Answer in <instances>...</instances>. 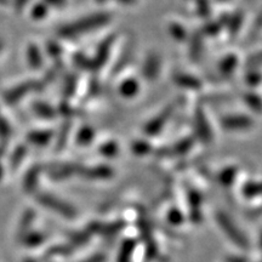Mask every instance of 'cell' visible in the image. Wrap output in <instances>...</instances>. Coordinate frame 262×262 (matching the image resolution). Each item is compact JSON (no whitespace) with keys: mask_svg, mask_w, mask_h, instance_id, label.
<instances>
[{"mask_svg":"<svg viewBox=\"0 0 262 262\" xmlns=\"http://www.w3.org/2000/svg\"><path fill=\"white\" fill-rule=\"evenodd\" d=\"M222 129L227 131H245L254 126V120L245 114H228L220 119Z\"/></svg>","mask_w":262,"mask_h":262,"instance_id":"6","label":"cell"},{"mask_svg":"<svg viewBox=\"0 0 262 262\" xmlns=\"http://www.w3.org/2000/svg\"><path fill=\"white\" fill-rule=\"evenodd\" d=\"M166 219H168V221L171 225L179 226L185 220V215H183V212L179 208H171L168 211V217Z\"/></svg>","mask_w":262,"mask_h":262,"instance_id":"35","label":"cell"},{"mask_svg":"<svg viewBox=\"0 0 262 262\" xmlns=\"http://www.w3.org/2000/svg\"><path fill=\"white\" fill-rule=\"evenodd\" d=\"M243 22H244V14L241 11H237L235 14L231 15V17H229V21L227 24V27H228V33L231 37H235V35L238 34L239 31H241L242 26H243Z\"/></svg>","mask_w":262,"mask_h":262,"instance_id":"26","label":"cell"},{"mask_svg":"<svg viewBox=\"0 0 262 262\" xmlns=\"http://www.w3.org/2000/svg\"><path fill=\"white\" fill-rule=\"evenodd\" d=\"M160 67H162V62H160L158 55H148L142 66V74L145 79L149 81L156 80L160 73Z\"/></svg>","mask_w":262,"mask_h":262,"instance_id":"10","label":"cell"},{"mask_svg":"<svg viewBox=\"0 0 262 262\" xmlns=\"http://www.w3.org/2000/svg\"><path fill=\"white\" fill-rule=\"evenodd\" d=\"M106 261V256L103 254H95L89 258H85L81 262H104Z\"/></svg>","mask_w":262,"mask_h":262,"instance_id":"45","label":"cell"},{"mask_svg":"<svg viewBox=\"0 0 262 262\" xmlns=\"http://www.w3.org/2000/svg\"><path fill=\"white\" fill-rule=\"evenodd\" d=\"M45 241V235L41 233V232H29L28 234L25 235V238L22 239V243H24L26 247L29 248H35L39 247L44 243Z\"/></svg>","mask_w":262,"mask_h":262,"instance_id":"29","label":"cell"},{"mask_svg":"<svg viewBox=\"0 0 262 262\" xmlns=\"http://www.w3.org/2000/svg\"><path fill=\"white\" fill-rule=\"evenodd\" d=\"M95 139V130L89 125L81 126L79 131L77 133L75 136V142L78 143V146L80 147H86L93 142Z\"/></svg>","mask_w":262,"mask_h":262,"instance_id":"21","label":"cell"},{"mask_svg":"<svg viewBox=\"0 0 262 262\" xmlns=\"http://www.w3.org/2000/svg\"><path fill=\"white\" fill-rule=\"evenodd\" d=\"M195 134L196 137L204 143H211L214 140V133L210 124L208 122V118H206L204 111L202 108H198L195 112Z\"/></svg>","mask_w":262,"mask_h":262,"instance_id":"7","label":"cell"},{"mask_svg":"<svg viewBox=\"0 0 262 262\" xmlns=\"http://www.w3.org/2000/svg\"><path fill=\"white\" fill-rule=\"evenodd\" d=\"M98 153H100L101 156L104 157V158H116L119 155V145H118V142L113 140H110V141H106V142H103L102 145L100 146V148H98Z\"/></svg>","mask_w":262,"mask_h":262,"instance_id":"25","label":"cell"},{"mask_svg":"<svg viewBox=\"0 0 262 262\" xmlns=\"http://www.w3.org/2000/svg\"><path fill=\"white\" fill-rule=\"evenodd\" d=\"M47 5L54 6V8H63L67 5V0H44Z\"/></svg>","mask_w":262,"mask_h":262,"instance_id":"44","label":"cell"},{"mask_svg":"<svg viewBox=\"0 0 262 262\" xmlns=\"http://www.w3.org/2000/svg\"><path fill=\"white\" fill-rule=\"evenodd\" d=\"M114 44V35H110L98 45L96 54L91 58V68L93 70H101L110 58L111 51H112Z\"/></svg>","mask_w":262,"mask_h":262,"instance_id":"8","label":"cell"},{"mask_svg":"<svg viewBox=\"0 0 262 262\" xmlns=\"http://www.w3.org/2000/svg\"><path fill=\"white\" fill-rule=\"evenodd\" d=\"M173 111H175V107L173 106H168L165 107L162 112H159L155 118L148 120L146 123L145 127H143V133L146 134L147 136H156L158 135L164 129V126L168 124V122L171 118Z\"/></svg>","mask_w":262,"mask_h":262,"instance_id":"5","label":"cell"},{"mask_svg":"<svg viewBox=\"0 0 262 262\" xmlns=\"http://www.w3.org/2000/svg\"><path fill=\"white\" fill-rule=\"evenodd\" d=\"M0 4H2V5H8L9 4V0H0Z\"/></svg>","mask_w":262,"mask_h":262,"instance_id":"50","label":"cell"},{"mask_svg":"<svg viewBox=\"0 0 262 262\" xmlns=\"http://www.w3.org/2000/svg\"><path fill=\"white\" fill-rule=\"evenodd\" d=\"M27 156V146L19 145L15 148L14 152H12L11 158H10V168L12 170H17L19 164L24 162V159Z\"/></svg>","mask_w":262,"mask_h":262,"instance_id":"28","label":"cell"},{"mask_svg":"<svg viewBox=\"0 0 262 262\" xmlns=\"http://www.w3.org/2000/svg\"><path fill=\"white\" fill-rule=\"evenodd\" d=\"M238 176V168L237 166H226L217 173V181L220 182L221 186L224 187H231L233 185L235 179Z\"/></svg>","mask_w":262,"mask_h":262,"instance_id":"19","label":"cell"},{"mask_svg":"<svg viewBox=\"0 0 262 262\" xmlns=\"http://www.w3.org/2000/svg\"><path fill=\"white\" fill-rule=\"evenodd\" d=\"M203 54V37L201 33L193 34L189 42V56L193 62H198L201 60Z\"/></svg>","mask_w":262,"mask_h":262,"instance_id":"20","label":"cell"},{"mask_svg":"<svg viewBox=\"0 0 262 262\" xmlns=\"http://www.w3.org/2000/svg\"><path fill=\"white\" fill-rule=\"evenodd\" d=\"M140 93V83L136 78L129 77L119 85V94L124 98H134Z\"/></svg>","mask_w":262,"mask_h":262,"instance_id":"15","label":"cell"},{"mask_svg":"<svg viewBox=\"0 0 262 262\" xmlns=\"http://www.w3.org/2000/svg\"><path fill=\"white\" fill-rule=\"evenodd\" d=\"M47 52L50 55L51 57H57L60 56L62 52V48L60 47L57 41H48L47 42Z\"/></svg>","mask_w":262,"mask_h":262,"instance_id":"42","label":"cell"},{"mask_svg":"<svg viewBox=\"0 0 262 262\" xmlns=\"http://www.w3.org/2000/svg\"><path fill=\"white\" fill-rule=\"evenodd\" d=\"M245 80H247V84L249 86H258L261 81V75L257 71H250L248 72L247 77H245Z\"/></svg>","mask_w":262,"mask_h":262,"instance_id":"41","label":"cell"},{"mask_svg":"<svg viewBox=\"0 0 262 262\" xmlns=\"http://www.w3.org/2000/svg\"><path fill=\"white\" fill-rule=\"evenodd\" d=\"M226 262H249L247 257L244 256H237V255H233V256L226 257Z\"/></svg>","mask_w":262,"mask_h":262,"instance_id":"47","label":"cell"},{"mask_svg":"<svg viewBox=\"0 0 262 262\" xmlns=\"http://www.w3.org/2000/svg\"><path fill=\"white\" fill-rule=\"evenodd\" d=\"M117 2L120 3V4H123V5H133L136 0H117Z\"/></svg>","mask_w":262,"mask_h":262,"instance_id":"48","label":"cell"},{"mask_svg":"<svg viewBox=\"0 0 262 262\" xmlns=\"http://www.w3.org/2000/svg\"><path fill=\"white\" fill-rule=\"evenodd\" d=\"M25 262H35V261H33V260H26Z\"/></svg>","mask_w":262,"mask_h":262,"instance_id":"53","label":"cell"},{"mask_svg":"<svg viewBox=\"0 0 262 262\" xmlns=\"http://www.w3.org/2000/svg\"><path fill=\"white\" fill-rule=\"evenodd\" d=\"M11 136V126L8 123V120L0 114V139L8 140Z\"/></svg>","mask_w":262,"mask_h":262,"instance_id":"40","label":"cell"},{"mask_svg":"<svg viewBox=\"0 0 262 262\" xmlns=\"http://www.w3.org/2000/svg\"><path fill=\"white\" fill-rule=\"evenodd\" d=\"M173 83L182 89L187 90H199L202 88V81L194 75L188 73H176L172 77Z\"/></svg>","mask_w":262,"mask_h":262,"instance_id":"12","label":"cell"},{"mask_svg":"<svg viewBox=\"0 0 262 262\" xmlns=\"http://www.w3.org/2000/svg\"><path fill=\"white\" fill-rule=\"evenodd\" d=\"M26 58H27L29 67L34 71L40 70L42 64H44V58H42L40 48H39L37 44H34V42H31L27 47V50H26Z\"/></svg>","mask_w":262,"mask_h":262,"instance_id":"13","label":"cell"},{"mask_svg":"<svg viewBox=\"0 0 262 262\" xmlns=\"http://www.w3.org/2000/svg\"><path fill=\"white\" fill-rule=\"evenodd\" d=\"M95 2H96L97 4H104V3L108 2V0H95Z\"/></svg>","mask_w":262,"mask_h":262,"instance_id":"51","label":"cell"},{"mask_svg":"<svg viewBox=\"0 0 262 262\" xmlns=\"http://www.w3.org/2000/svg\"><path fill=\"white\" fill-rule=\"evenodd\" d=\"M3 176H4V169H3L2 164H0V180L3 179Z\"/></svg>","mask_w":262,"mask_h":262,"instance_id":"49","label":"cell"},{"mask_svg":"<svg viewBox=\"0 0 262 262\" xmlns=\"http://www.w3.org/2000/svg\"><path fill=\"white\" fill-rule=\"evenodd\" d=\"M169 33L173 38V40L179 42H183L187 40V31H186V28L183 27L182 25L178 24V22H172V24H170Z\"/></svg>","mask_w":262,"mask_h":262,"instance_id":"30","label":"cell"},{"mask_svg":"<svg viewBox=\"0 0 262 262\" xmlns=\"http://www.w3.org/2000/svg\"><path fill=\"white\" fill-rule=\"evenodd\" d=\"M39 178H40V168L39 166H33L26 173L24 179V188L27 193L34 192L38 187Z\"/></svg>","mask_w":262,"mask_h":262,"instance_id":"18","label":"cell"},{"mask_svg":"<svg viewBox=\"0 0 262 262\" xmlns=\"http://www.w3.org/2000/svg\"><path fill=\"white\" fill-rule=\"evenodd\" d=\"M244 101L251 110L258 113L261 110V98L257 94L255 93H248L244 95Z\"/></svg>","mask_w":262,"mask_h":262,"instance_id":"34","label":"cell"},{"mask_svg":"<svg viewBox=\"0 0 262 262\" xmlns=\"http://www.w3.org/2000/svg\"><path fill=\"white\" fill-rule=\"evenodd\" d=\"M35 219V211L33 209H28V210L25 211V214L22 215L21 221H19L18 225V231H17V238L19 241L25 238L26 234H28L31 232V227L33 221Z\"/></svg>","mask_w":262,"mask_h":262,"instance_id":"17","label":"cell"},{"mask_svg":"<svg viewBox=\"0 0 262 262\" xmlns=\"http://www.w3.org/2000/svg\"><path fill=\"white\" fill-rule=\"evenodd\" d=\"M37 201L44 208L56 212V214L61 215L62 217L70 219V220L77 217V210H75L73 205L62 201L61 198H57V196L50 194V193H39L37 195Z\"/></svg>","mask_w":262,"mask_h":262,"instance_id":"3","label":"cell"},{"mask_svg":"<svg viewBox=\"0 0 262 262\" xmlns=\"http://www.w3.org/2000/svg\"><path fill=\"white\" fill-rule=\"evenodd\" d=\"M78 175L83 176L84 179L88 180H100V181H103V180H110L113 178L114 170L108 165H97L93 166V168H83V166H80Z\"/></svg>","mask_w":262,"mask_h":262,"instance_id":"9","label":"cell"},{"mask_svg":"<svg viewBox=\"0 0 262 262\" xmlns=\"http://www.w3.org/2000/svg\"><path fill=\"white\" fill-rule=\"evenodd\" d=\"M124 227V222L119 221V222H113V224H110L107 226H102L101 225L100 231L102 232L103 234H116L117 232H119L120 229Z\"/></svg>","mask_w":262,"mask_h":262,"instance_id":"39","label":"cell"},{"mask_svg":"<svg viewBox=\"0 0 262 262\" xmlns=\"http://www.w3.org/2000/svg\"><path fill=\"white\" fill-rule=\"evenodd\" d=\"M135 248H136V242L134 241V239L131 238L125 239V241L123 242L122 247H120L117 262H130Z\"/></svg>","mask_w":262,"mask_h":262,"instance_id":"22","label":"cell"},{"mask_svg":"<svg viewBox=\"0 0 262 262\" xmlns=\"http://www.w3.org/2000/svg\"><path fill=\"white\" fill-rule=\"evenodd\" d=\"M48 14H49V8L44 2L37 3V4L33 6L31 11L32 18H34L35 21H40V19L45 18L48 16Z\"/></svg>","mask_w":262,"mask_h":262,"instance_id":"33","label":"cell"},{"mask_svg":"<svg viewBox=\"0 0 262 262\" xmlns=\"http://www.w3.org/2000/svg\"><path fill=\"white\" fill-rule=\"evenodd\" d=\"M111 15L106 12H97V14H91L85 16L77 21L71 22V24L62 26L57 31V34L62 38H75L80 35L86 34L96 29L103 27L107 24H110Z\"/></svg>","mask_w":262,"mask_h":262,"instance_id":"1","label":"cell"},{"mask_svg":"<svg viewBox=\"0 0 262 262\" xmlns=\"http://www.w3.org/2000/svg\"><path fill=\"white\" fill-rule=\"evenodd\" d=\"M72 129V123L70 120L63 123V125L61 126V130L58 131V135L56 137V149L62 150L67 145V141L70 139V134Z\"/></svg>","mask_w":262,"mask_h":262,"instance_id":"27","label":"cell"},{"mask_svg":"<svg viewBox=\"0 0 262 262\" xmlns=\"http://www.w3.org/2000/svg\"><path fill=\"white\" fill-rule=\"evenodd\" d=\"M196 11L202 17H209L210 16V3L209 0H195Z\"/></svg>","mask_w":262,"mask_h":262,"instance_id":"37","label":"cell"},{"mask_svg":"<svg viewBox=\"0 0 262 262\" xmlns=\"http://www.w3.org/2000/svg\"><path fill=\"white\" fill-rule=\"evenodd\" d=\"M27 3H28V0H14V5H15L16 11L21 12L22 9L27 5Z\"/></svg>","mask_w":262,"mask_h":262,"instance_id":"46","label":"cell"},{"mask_svg":"<svg viewBox=\"0 0 262 262\" xmlns=\"http://www.w3.org/2000/svg\"><path fill=\"white\" fill-rule=\"evenodd\" d=\"M221 31V25L219 21H210L208 22L203 28V34L208 35V37H215Z\"/></svg>","mask_w":262,"mask_h":262,"instance_id":"36","label":"cell"},{"mask_svg":"<svg viewBox=\"0 0 262 262\" xmlns=\"http://www.w3.org/2000/svg\"><path fill=\"white\" fill-rule=\"evenodd\" d=\"M42 83L38 80H28L25 81V83L17 85V86L12 88L11 90L6 91L4 95V98L6 103L9 104H16L17 102L24 98L26 95L29 93H33V91H38L42 89Z\"/></svg>","mask_w":262,"mask_h":262,"instance_id":"4","label":"cell"},{"mask_svg":"<svg viewBox=\"0 0 262 262\" xmlns=\"http://www.w3.org/2000/svg\"><path fill=\"white\" fill-rule=\"evenodd\" d=\"M242 193L245 198L253 199L256 198L261 194V186L260 183L256 181H249L243 186V189H242Z\"/></svg>","mask_w":262,"mask_h":262,"instance_id":"32","label":"cell"},{"mask_svg":"<svg viewBox=\"0 0 262 262\" xmlns=\"http://www.w3.org/2000/svg\"><path fill=\"white\" fill-rule=\"evenodd\" d=\"M216 221H217L219 227L225 232V234L231 239L233 243L241 249L249 248V239L243 232L238 228V226L232 221V219L224 211H219L216 214Z\"/></svg>","mask_w":262,"mask_h":262,"instance_id":"2","label":"cell"},{"mask_svg":"<svg viewBox=\"0 0 262 262\" xmlns=\"http://www.w3.org/2000/svg\"><path fill=\"white\" fill-rule=\"evenodd\" d=\"M75 88H77V77H75V75H70L68 79L66 80L64 89H63L66 98L71 97L72 95L75 93Z\"/></svg>","mask_w":262,"mask_h":262,"instance_id":"38","label":"cell"},{"mask_svg":"<svg viewBox=\"0 0 262 262\" xmlns=\"http://www.w3.org/2000/svg\"><path fill=\"white\" fill-rule=\"evenodd\" d=\"M193 145H194V137H192V136L183 137V139L179 140L178 142L173 145L171 153H173V155H176V156H185L192 149Z\"/></svg>","mask_w":262,"mask_h":262,"instance_id":"24","label":"cell"},{"mask_svg":"<svg viewBox=\"0 0 262 262\" xmlns=\"http://www.w3.org/2000/svg\"><path fill=\"white\" fill-rule=\"evenodd\" d=\"M79 169L80 166L74 165V164H64V165H62L52 171V178L55 180H66L71 178L74 173H78Z\"/></svg>","mask_w":262,"mask_h":262,"instance_id":"23","label":"cell"},{"mask_svg":"<svg viewBox=\"0 0 262 262\" xmlns=\"http://www.w3.org/2000/svg\"><path fill=\"white\" fill-rule=\"evenodd\" d=\"M74 62L77 63L78 67H81V70H93L91 68V58L88 60V57L84 56L83 54L75 55Z\"/></svg>","mask_w":262,"mask_h":262,"instance_id":"43","label":"cell"},{"mask_svg":"<svg viewBox=\"0 0 262 262\" xmlns=\"http://www.w3.org/2000/svg\"><path fill=\"white\" fill-rule=\"evenodd\" d=\"M238 56L235 54H228L222 58L219 63V71L225 77H229L234 73V71L238 67Z\"/></svg>","mask_w":262,"mask_h":262,"instance_id":"16","label":"cell"},{"mask_svg":"<svg viewBox=\"0 0 262 262\" xmlns=\"http://www.w3.org/2000/svg\"><path fill=\"white\" fill-rule=\"evenodd\" d=\"M32 110L35 116L45 120H52L57 116V111L54 107L42 101H35L32 104Z\"/></svg>","mask_w":262,"mask_h":262,"instance_id":"14","label":"cell"},{"mask_svg":"<svg viewBox=\"0 0 262 262\" xmlns=\"http://www.w3.org/2000/svg\"><path fill=\"white\" fill-rule=\"evenodd\" d=\"M131 150H133L134 155L142 157L152 152V146L146 140H135L131 143Z\"/></svg>","mask_w":262,"mask_h":262,"instance_id":"31","label":"cell"},{"mask_svg":"<svg viewBox=\"0 0 262 262\" xmlns=\"http://www.w3.org/2000/svg\"><path fill=\"white\" fill-rule=\"evenodd\" d=\"M54 137V131L51 130H33L27 134L28 143L35 147L48 146Z\"/></svg>","mask_w":262,"mask_h":262,"instance_id":"11","label":"cell"},{"mask_svg":"<svg viewBox=\"0 0 262 262\" xmlns=\"http://www.w3.org/2000/svg\"><path fill=\"white\" fill-rule=\"evenodd\" d=\"M3 45H4V44H3V40H2V39H0V51L3 50Z\"/></svg>","mask_w":262,"mask_h":262,"instance_id":"52","label":"cell"}]
</instances>
